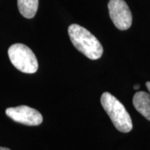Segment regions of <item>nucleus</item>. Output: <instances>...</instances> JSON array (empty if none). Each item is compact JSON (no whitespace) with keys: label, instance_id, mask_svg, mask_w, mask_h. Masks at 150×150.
<instances>
[{"label":"nucleus","instance_id":"obj_1","mask_svg":"<svg viewBox=\"0 0 150 150\" xmlns=\"http://www.w3.org/2000/svg\"><path fill=\"white\" fill-rule=\"evenodd\" d=\"M68 32L74 46L87 58L96 60L102 57L103 53L102 44L88 29L74 23L69 27Z\"/></svg>","mask_w":150,"mask_h":150},{"label":"nucleus","instance_id":"obj_2","mask_svg":"<svg viewBox=\"0 0 150 150\" xmlns=\"http://www.w3.org/2000/svg\"><path fill=\"white\" fill-rule=\"evenodd\" d=\"M101 104L112 120L114 127L122 133H129L133 129L132 119L123 103L111 93L105 92L101 96Z\"/></svg>","mask_w":150,"mask_h":150},{"label":"nucleus","instance_id":"obj_3","mask_svg":"<svg viewBox=\"0 0 150 150\" xmlns=\"http://www.w3.org/2000/svg\"><path fill=\"white\" fill-rule=\"evenodd\" d=\"M8 58L17 69L24 74H34L38 69V59L32 50L23 43H15L8 50Z\"/></svg>","mask_w":150,"mask_h":150},{"label":"nucleus","instance_id":"obj_4","mask_svg":"<svg viewBox=\"0 0 150 150\" xmlns=\"http://www.w3.org/2000/svg\"><path fill=\"white\" fill-rule=\"evenodd\" d=\"M108 8L110 18L117 28L119 30H127L131 27L133 16L124 0H109Z\"/></svg>","mask_w":150,"mask_h":150},{"label":"nucleus","instance_id":"obj_5","mask_svg":"<svg viewBox=\"0 0 150 150\" xmlns=\"http://www.w3.org/2000/svg\"><path fill=\"white\" fill-rule=\"evenodd\" d=\"M5 112L7 116L13 121L28 126H38L43 122V116L40 112L25 105L8 108Z\"/></svg>","mask_w":150,"mask_h":150},{"label":"nucleus","instance_id":"obj_6","mask_svg":"<svg viewBox=\"0 0 150 150\" xmlns=\"http://www.w3.org/2000/svg\"><path fill=\"white\" fill-rule=\"evenodd\" d=\"M135 109L150 121V94L144 91L137 92L133 98Z\"/></svg>","mask_w":150,"mask_h":150},{"label":"nucleus","instance_id":"obj_7","mask_svg":"<svg viewBox=\"0 0 150 150\" xmlns=\"http://www.w3.org/2000/svg\"><path fill=\"white\" fill-rule=\"evenodd\" d=\"M19 13L26 18L35 16L38 8V0H18Z\"/></svg>","mask_w":150,"mask_h":150},{"label":"nucleus","instance_id":"obj_8","mask_svg":"<svg viewBox=\"0 0 150 150\" xmlns=\"http://www.w3.org/2000/svg\"><path fill=\"white\" fill-rule=\"evenodd\" d=\"M146 87H147V88L149 89V91L150 92V82H147V83H146Z\"/></svg>","mask_w":150,"mask_h":150},{"label":"nucleus","instance_id":"obj_9","mask_svg":"<svg viewBox=\"0 0 150 150\" xmlns=\"http://www.w3.org/2000/svg\"><path fill=\"white\" fill-rule=\"evenodd\" d=\"M134 89H136V90H138V89L139 88V84H136V85H134Z\"/></svg>","mask_w":150,"mask_h":150},{"label":"nucleus","instance_id":"obj_10","mask_svg":"<svg viewBox=\"0 0 150 150\" xmlns=\"http://www.w3.org/2000/svg\"><path fill=\"white\" fill-rule=\"evenodd\" d=\"M0 150H10L8 148H3V147H0Z\"/></svg>","mask_w":150,"mask_h":150}]
</instances>
